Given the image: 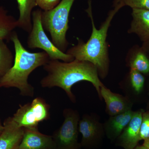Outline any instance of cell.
I'll return each instance as SVG.
<instances>
[{
	"label": "cell",
	"instance_id": "cell-20",
	"mask_svg": "<svg viewBox=\"0 0 149 149\" xmlns=\"http://www.w3.org/2000/svg\"><path fill=\"white\" fill-rule=\"evenodd\" d=\"M129 79L130 85L136 93H141L144 88L145 78L143 74L136 70L130 68Z\"/></svg>",
	"mask_w": 149,
	"mask_h": 149
},
{
	"label": "cell",
	"instance_id": "cell-12",
	"mask_svg": "<svg viewBox=\"0 0 149 149\" xmlns=\"http://www.w3.org/2000/svg\"><path fill=\"white\" fill-rule=\"evenodd\" d=\"M129 34H135L144 42L149 40V10L132 9Z\"/></svg>",
	"mask_w": 149,
	"mask_h": 149
},
{
	"label": "cell",
	"instance_id": "cell-8",
	"mask_svg": "<svg viewBox=\"0 0 149 149\" xmlns=\"http://www.w3.org/2000/svg\"><path fill=\"white\" fill-rule=\"evenodd\" d=\"M82 135L81 147L85 149H97L102 143L105 136L104 124L94 114L84 115L78 123Z\"/></svg>",
	"mask_w": 149,
	"mask_h": 149
},
{
	"label": "cell",
	"instance_id": "cell-5",
	"mask_svg": "<svg viewBox=\"0 0 149 149\" xmlns=\"http://www.w3.org/2000/svg\"><path fill=\"white\" fill-rule=\"evenodd\" d=\"M42 11L37 9L32 12V27L27 40L29 49L39 48L48 54L50 60H61L70 62L74 59V57L60 50L54 45L46 35L41 21Z\"/></svg>",
	"mask_w": 149,
	"mask_h": 149
},
{
	"label": "cell",
	"instance_id": "cell-7",
	"mask_svg": "<svg viewBox=\"0 0 149 149\" xmlns=\"http://www.w3.org/2000/svg\"><path fill=\"white\" fill-rule=\"evenodd\" d=\"M63 115L64 121L52 136L55 149H80L78 139L80 114L77 111L67 108L63 110Z\"/></svg>",
	"mask_w": 149,
	"mask_h": 149
},
{
	"label": "cell",
	"instance_id": "cell-16",
	"mask_svg": "<svg viewBox=\"0 0 149 149\" xmlns=\"http://www.w3.org/2000/svg\"><path fill=\"white\" fill-rule=\"evenodd\" d=\"M16 1L19 11V17L17 19V27L29 33L32 27V10L37 6L36 0Z\"/></svg>",
	"mask_w": 149,
	"mask_h": 149
},
{
	"label": "cell",
	"instance_id": "cell-6",
	"mask_svg": "<svg viewBox=\"0 0 149 149\" xmlns=\"http://www.w3.org/2000/svg\"><path fill=\"white\" fill-rule=\"evenodd\" d=\"M49 105L45 100L38 97L31 102L20 105L13 116L8 118L16 128H37L39 123L49 118Z\"/></svg>",
	"mask_w": 149,
	"mask_h": 149
},
{
	"label": "cell",
	"instance_id": "cell-21",
	"mask_svg": "<svg viewBox=\"0 0 149 149\" xmlns=\"http://www.w3.org/2000/svg\"><path fill=\"white\" fill-rule=\"evenodd\" d=\"M149 139V111L143 112L141 123L140 139L141 140Z\"/></svg>",
	"mask_w": 149,
	"mask_h": 149
},
{
	"label": "cell",
	"instance_id": "cell-10",
	"mask_svg": "<svg viewBox=\"0 0 149 149\" xmlns=\"http://www.w3.org/2000/svg\"><path fill=\"white\" fill-rule=\"evenodd\" d=\"M100 94L105 102L106 112L110 116L132 110L133 104L127 97L113 93L105 86L101 88Z\"/></svg>",
	"mask_w": 149,
	"mask_h": 149
},
{
	"label": "cell",
	"instance_id": "cell-25",
	"mask_svg": "<svg viewBox=\"0 0 149 149\" xmlns=\"http://www.w3.org/2000/svg\"><path fill=\"white\" fill-rule=\"evenodd\" d=\"M4 130V127L2 123L1 119H0V135L3 133Z\"/></svg>",
	"mask_w": 149,
	"mask_h": 149
},
{
	"label": "cell",
	"instance_id": "cell-26",
	"mask_svg": "<svg viewBox=\"0 0 149 149\" xmlns=\"http://www.w3.org/2000/svg\"><path fill=\"white\" fill-rule=\"evenodd\" d=\"M134 149H149L146 148V147L142 145V146H137L136 148Z\"/></svg>",
	"mask_w": 149,
	"mask_h": 149
},
{
	"label": "cell",
	"instance_id": "cell-17",
	"mask_svg": "<svg viewBox=\"0 0 149 149\" xmlns=\"http://www.w3.org/2000/svg\"><path fill=\"white\" fill-rule=\"evenodd\" d=\"M17 27V19L9 15L2 6H0V40L9 42Z\"/></svg>",
	"mask_w": 149,
	"mask_h": 149
},
{
	"label": "cell",
	"instance_id": "cell-22",
	"mask_svg": "<svg viewBox=\"0 0 149 149\" xmlns=\"http://www.w3.org/2000/svg\"><path fill=\"white\" fill-rule=\"evenodd\" d=\"M60 0H36L37 5L44 11L50 10L60 2Z\"/></svg>",
	"mask_w": 149,
	"mask_h": 149
},
{
	"label": "cell",
	"instance_id": "cell-15",
	"mask_svg": "<svg viewBox=\"0 0 149 149\" xmlns=\"http://www.w3.org/2000/svg\"><path fill=\"white\" fill-rule=\"evenodd\" d=\"M126 61L130 68L143 74H149V56L141 46L136 45L129 50Z\"/></svg>",
	"mask_w": 149,
	"mask_h": 149
},
{
	"label": "cell",
	"instance_id": "cell-18",
	"mask_svg": "<svg viewBox=\"0 0 149 149\" xmlns=\"http://www.w3.org/2000/svg\"><path fill=\"white\" fill-rule=\"evenodd\" d=\"M15 56L4 40H0V79L13 66Z\"/></svg>",
	"mask_w": 149,
	"mask_h": 149
},
{
	"label": "cell",
	"instance_id": "cell-1",
	"mask_svg": "<svg viewBox=\"0 0 149 149\" xmlns=\"http://www.w3.org/2000/svg\"><path fill=\"white\" fill-rule=\"evenodd\" d=\"M43 66L47 74L40 81L43 88H61L70 100L75 103L76 98L71 88L80 81H88L93 84L102 100L100 88L104 85L100 79L96 67L90 62L76 59L70 62L50 60Z\"/></svg>",
	"mask_w": 149,
	"mask_h": 149
},
{
	"label": "cell",
	"instance_id": "cell-9",
	"mask_svg": "<svg viewBox=\"0 0 149 149\" xmlns=\"http://www.w3.org/2000/svg\"><path fill=\"white\" fill-rule=\"evenodd\" d=\"M143 110L134 111L130 122L116 140V146L124 149H134L141 141L140 132Z\"/></svg>",
	"mask_w": 149,
	"mask_h": 149
},
{
	"label": "cell",
	"instance_id": "cell-24",
	"mask_svg": "<svg viewBox=\"0 0 149 149\" xmlns=\"http://www.w3.org/2000/svg\"><path fill=\"white\" fill-rule=\"evenodd\" d=\"M143 145L144 146L149 149V139L144 140L143 144Z\"/></svg>",
	"mask_w": 149,
	"mask_h": 149
},
{
	"label": "cell",
	"instance_id": "cell-13",
	"mask_svg": "<svg viewBox=\"0 0 149 149\" xmlns=\"http://www.w3.org/2000/svg\"><path fill=\"white\" fill-rule=\"evenodd\" d=\"M134 111L132 110L121 114L111 116L104 123L105 134L110 141L115 142L133 117Z\"/></svg>",
	"mask_w": 149,
	"mask_h": 149
},
{
	"label": "cell",
	"instance_id": "cell-4",
	"mask_svg": "<svg viewBox=\"0 0 149 149\" xmlns=\"http://www.w3.org/2000/svg\"><path fill=\"white\" fill-rule=\"evenodd\" d=\"M74 1L62 0L54 8L42 11L41 21L44 30L50 33L54 45L64 53L69 45L66 33L70 12Z\"/></svg>",
	"mask_w": 149,
	"mask_h": 149
},
{
	"label": "cell",
	"instance_id": "cell-19",
	"mask_svg": "<svg viewBox=\"0 0 149 149\" xmlns=\"http://www.w3.org/2000/svg\"><path fill=\"white\" fill-rule=\"evenodd\" d=\"M125 6L132 9L149 10V0H114L113 8L120 9Z\"/></svg>",
	"mask_w": 149,
	"mask_h": 149
},
{
	"label": "cell",
	"instance_id": "cell-23",
	"mask_svg": "<svg viewBox=\"0 0 149 149\" xmlns=\"http://www.w3.org/2000/svg\"><path fill=\"white\" fill-rule=\"evenodd\" d=\"M141 47L149 56V40L147 42H143V45Z\"/></svg>",
	"mask_w": 149,
	"mask_h": 149
},
{
	"label": "cell",
	"instance_id": "cell-11",
	"mask_svg": "<svg viewBox=\"0 0 149 149\" xmlns=\"http://www.w3.org/2000/svg\"><path fill=\"white\" fill-rule=\"evenodd\" d=\"M24 129L22 140L17 149H55L52 136L45 135L38 128Z\"/></svg>",
	"mask_w": 149,
	"mask_h": 149
},
{
	"label": "cell",
	"instance_id": "cell-14",
	"mask_svg": "<svg viewBox=\"0 0 149 149\" xmlns=\"http://www.w3.org/2000/svg\"><path fill=\"white\" fill-rule=\"evenodd\" d=\"M3 125L4 130L0 135V149H18L24 134V128L15 127L8 118Z\"/></svg>",
	"mask_w": 149,
	"mask_h": 149
},
{
	"label": "cell",
	"instance_id": "cell-3",
	"mask_svg": "<svg viewBox=\"0 0 149 149\" xmlns=\"http://www.w3.org/2000/svg\"><path fill=\"white\" fill-rule=\"evenodd\" d=\"M11 41L13 43L15 52L14 61L8 72L0 79V88H17L22 95L33 97L34 88L28 83V77L37 68L47 64L50 61L49 57L44 51L32 53L26 50L15 31Z\"/></svg>",
	"mask_w": 149,
	"mask_h": 149
},
{
	"label": "cell",
	"instance_id": "cell-2",
	"mask_svg": "<svg viewBox=\"0 0 149 149\" xmlns=\"http://www.w3.org/2000/svg\"><path fill=\"white\" fill-rule=\"evenodd\" d=\"M88 3V7L86 12L92 22L91 37L86 42L78 39L77 45L70 48L66 53L76 59L93 63L97 68L99 77L104 79L107 76L109 69L108 45L107 42L108 31L113 18L120 10L114 8L110 11L106 19L102 23L100 29H97L94 22L91 0H89Z\"/></svg>",
	"mask_w": 149,
	"mask_h": 149
}]
</instances>
